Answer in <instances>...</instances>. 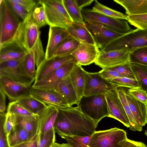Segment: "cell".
Segmentation results:
<instances>
[{
	"label": "cell",
	"mask_w": 147,
	"mask_h": 147,
	"mask_svg": "<svg viewBox=\"0 0 147 147\" xmlns=\"http://www.w3.org/2000/svg\"><path fill=\"white\" fill-rule=\"evenodd\" d=\"M97 127L77 105L59 109L54 128L59 136L64 139L73 136H91L96 131Z\"/></svg>",
	"instance_id": "6da1fadb"
},
{
	"label": "cell",
	"mask_w": 147,
	"mask_h": 147,
	"mask_svg": "<svg viewBox=\"0 0 147 147\" xmlns=\"http://www.w3.org/2000/svg\"><path fill=\"white\" fill-rule=\"evenodd\" d=\"M22 22L13 11L6 0H1L0 47L15 39Z\"/></svg>",
	"instance_id": "7a4b0ae2"
},
{
	"label": "cell",
	"mask_w": 147,
	"mask_h": 147,
	"mask_svg": "<svg viewBox=\"0 0 147 147\" xmlns=\"http://www.w3.org/2000/svg\"><path fill=\"white\" fill-rule=\"evenodd\" d=\"M81 111L91 119L97 126L105 117H109L108 106L105 94L83 96L77 105Z\"/></svg>",
	"instance_id": "3957f363"
},
{
	"label": "cell",
	"mask_w": 147,
	"mask_h": 147,
	"mask_svg": "<svg viewBox=\"0 0 147 147\" xmlns=\"http://www.w3.org/2000/svg\"><path fill=\"white\" fill-rule=\"evenodd\" d=\"M147 46V29L138 28L125 34L109 42L100 52L127 49L131 52Z\"/></svg>",
	"instance_id": "277c9868"
},
{
	"label": "cell",
	"mask_w": 147,
	"mask_h": 147,
	"mask_svg": "<svg viewBox=\"0 0 147 147\" xmlns=\"http://www.w3.org/2000/svg\"><path fill=\"white\" fill-rule=\"evenodd\" d=\"M50 26L66 29L73 23L63 5V0H42Z\"/></svg>",
	"instance_id": "5b68a950"
},
{
	"label": "cell",
	"mask_w": 147,
	"mask_h": 147,
	"mask_svg": "<svg viewBox=\"0 0 147 147\" xmlns=\"http://www.w3.org/2000/svg\"><path fill=\"white\" fill-rule=\"evenodd\" d=\"M81 12L85 22L100 24L123 34L128 33L134 30L130 27L126 20L111 18L90 9H82Z\"/></svg>",
	"instance_id": "8992f818"
},
{
	"label": "cell",
	"mask_w": 147,
	"mask_h": 147,
	"mask_svg": "<svg viewBox=\"0 0 147 147\" xmlns=\"http://www.w3.org/2000/svg\"><path fill=\"white\" fill-rule=\"evenodd\" d=\"M127 138L126 131L117 127L96 131L91 136L90 147H120L119 142Z\"/></svg>",
	"instance_id": "52a82bcc"
},
{
	"label": "cell",
	"mask_w": 147,
	"mask_h": 147,
	"mask_svg": "<svg viewBox=\"0 0 147 147\" xmlns=\"http://www.w3.org/2000/svg\"><path fill=\"white\" fill-rule=\"evenodd\" d=\"M32 12L26 20L22 22L18 31L13 40L28 52L33 48L40 36V33L39 28L32 17Z\"/></svg>",
	"instance_id": "ba28073f"
},
{
	"label": "cell",
	"mask_w": 147,
	"mask_h": 147,
	"mask_svg": "<svg viewBox=\"0 0 147 147\" xmlns=\"http://www.w3.org/2000/svg\"><path fill=\"white\" fill-rule=\"evenodd\" d=\"M23 59L20 60H10L0 62V76L7 77L15 81L31 87L35 79L29 76L25 71L22 64Z\"/></svg>",
	"instance_id": "9c48e42d"
},
{
	"label": "cell",
	"mask_w": 147,
	"mask_h": 147,
	"mask_svg": "<svg viewBox=\"0 0 147 147\" xmlns=\"http://www.w3.org/2000/svg\"><path fill=\"white\" fill-rule=\"evenodd\" d=\"M130 52L129 50L124 49L100 51L94 63L102 69L114 68L130 62Z\"/></svg>",
	"instance_id": "30bf717a"
},
{
	"label": "cell",
	"mask_w": 147,
	"mask_h": 147,
	"mask_svg": "<svg viewBox=\"0 0 147 147\" xmlns=\"http://www.w3.org/2000/svg\"><path fill=\"white\" fill-rule=\"evenodd\" d=\"M77 64L76 60L67 63L42 80L34 82L32 86L34 88L55 90L58 84L69 75Z\"/></svg>",
	"instance_id": "8fae6325"
},
{
	"label": "cell",
	"mask_w": 147,
	"mask_h": 147,
	"mask_svg": "<svg viewBox=\"0 0 147 147\" xmlns=\"http://www.w3.org/2000/svg\"><path fill=\"white\" fill-rule=\"evenodd\" d=\"M117 88L115 85L103 78L98 72L86 71L84 96H89L105 94Z\"/></svg>",
	"instance_id": "7c38bea8"
},
{
	"label": "cell",
	"mask_w": 147,
	"mask_h": 147,
	"mask_svg": "<svg viewBox=\"0 0 147 147\" xmlns=\"http://www.w3.org/2000/svg\"><path fill=\"white\" fill-rule=\"evenodd\" d=\"M29 92L31 96L47 106L58 109L69 106L67 101L55 90L31 86Z\"/></svg>",
	"instance_id": "4fadbf2b"
},
{
	"label": "cell",
	"mask_w": 147,
	"mask_h": 147,
	"mask_svg": "<svg viewBox=\"0 0 147 147\" xmlns=\"http://www.w3.org/2000/svg\"><path fill=\"white\" fill-rule=\"evenodd\" d=\"M117 88L105 93L108 106L109 117L118 121L125 127L129 128V121L119 96Z\"/></svg>",
	"instance_id": "5bb4252c"
},
{
	"label": "cell",
	"mask_w": 147,
	"mask_h": 147,
	"mask_svg": "<svg viewBox=\"0 0 147 147\" xmlns=\"http://www.w3.org/2000/svg\"><path fill=\"white\" fill-rule=\"evenodd\" d=\"M85 22V25L92 34L96 44L100 50L112 40L125 34L100 24Z\"/></svg>",
	"instance_id": "9a60e30c"
},
{
	"label": "cell",
	"mask_w": 147,
	"mask_h": 147,
	"mask_svg": "<svg viewBox=\"0 0 147 147\" xmlns=\"http://www.w3.org/2000/svg\"><path fill=\"white\" fill-rule=\"evenodd\" d=\"M75 60L71 54L46 59L37 68L34 82L42 80L64 65Z\"/></svg>",
	"instance_id": "2e32d148"
},
{
	"label": "cell",
	"mask_w": 147,
	"mask_h": 147,
	"mask_svg": "<svg viewBox=\"0 0 147 147\" xmlns=\"http://www.w3.org/2000/svg\"><path fill=\"white\" fill-rule=\"evenodd\" d=\"M31 87L15 81L5 76H0V88L12 101L30 95Z\"/></svg>",
	"instance_id": "e0dca14e"
},
{
	"label": "cell",
	"mask_w": 147,
	"mask_h": 147,
	"mask_svg": "<svg viewBox=\"0 0 147 147\" xmlns=\"http://www.w3.org/2000/svg\"><path fill=\"white\" fill-rule=\"evenodd\" d=\"M100 52L99 48L96 44L81 42L71 55L78 65L86 66L94 63Z\"/></svg>",
	"instance_id": "ac0fdd59"
},
{
	"label": "cell",
	"mask_w": 147,
	"mask_h": 147,
	"mask_svg": "<svg viewBox=\"0 0 147 147\" xmlns=\"http://www.w3.org/2000/svg\"><path fill=\"white\" fill-rule=\"evenodd\" d=\"M70 34L63 28L50 26L49 37L45 51L46 59L53 56L55 51L63 41Z\"/></svg>",
	"instance_id": "d6986e66"
},
{
	"label": "cell",
	"mask_w": 147,
	"mask_h": 147,
	"mask_svg": "<svg viewBox=\"0 0 147 147\" xmlns=\"http://www.w3.org/2000/svg\"><path fill=\"white\" fill-rule=\"evenodd\" d=\"M28 52L16 40L0 47V62L22 59Z\"/></svg>",
	"instance_id": "ffe728a7"
},
{
	"label": "cell",
	"mask_w": 147,
	"mask_h": 147,
	"mask_svg": "<svg viewBox=\"0 0 147 147\" xmlns=\"http://www.w3.org/2000/svg\"><path fill=\"white\" fill-rule=\"evenodd\" d=\"M55 90L67 102L69 106L78 104L79 100L71 83L69 75L61 81Z\"/></svg>",
	"instance_id": "44dd1931"
},
{
	"label": "cell",
	"mask_w": 147,
	"mask_h": 147,
	"mask_svg": "<svg viewBox=\"0 0 147 147\" xmlns=\"http://www.w3.org/2000/svg\"><path fill=\"white\" fill-rule=\"evenodd\" d=\"M59 112V109L52 106H47L38 115V133L45 132L54 128L55 122Z\"/></svg>",
	"instance_id": "7402d4cb"
},
{
	"label": "cell",
	"mask_w": 147,
	"mask_h": 147,
	"mask_svg": "<svg viewBox=\"0 0 147 147\" xmlns=\"http://www.w3.org/2000/svg\"><path fill=\"white\" fill-rule=\"evenodd\" d=\"M86 71L81 66L77 64L69 75L71 83L79 100L84 96Z\"/></svg>",
	"instance_id": "603a6c76"
},
{
	"label": "cell",
	"mask_w": 147,
	"mask_h": 147,
	"mask_svg": "<svg viewBox=\"0 0 147 147\" xmlns=\"http://www.w3.org/2000/svg\"><path fill=\"white\" fill-rule=\"evenodd\" d=\"M126 98L134 116L142 126L147 123V104L137 100L126 91Z\"/></svg>",
	"instance_id": "cb8c5ba5"
},
{
	"label": "cell",
	"mask_w": 147,
	"mask_h": 147,
	"mask_svg": "<svg viewBox=\"0 0 147 147\" xmlns=\"http://www.w3.org/2000/svg\"><path fill=\"white\" fill-rule=\"evenodd\" d=\"M66 29L71 36L80 42L96 44L92 34L85 24L72 23Z\"/></svg>",
	"instance_id": "d4e9b609"
},
{
	"label": "cell",
	"mask_w": 147,
	"mask_h": 147,
	"mask_svg": "<svg viewBox=\"0 0 147 147\" xmlns=\"http://www.w3.org/2000/svg\"><path fill=\"white\" fill-rule=\"evenodd\" d=\"M125 10L127 16L147 14V0H114Z\"/></svg>",
	"instance_id": "484cf974"
},
{
	"label": "cell",
	"mask_w": 147,
	"mask_h": 147,
	"mask_svg": "<svg viewBox=\"0 0 147 147\" xmlns=\"http://www.w3.org/2000/svg\"><path fill=\"white\" fill-rule=\"evenodd\" d=\"M33 138L24 127L18 125H16L7 135V140L10 147H14L29 141Z\"/></svg>",
	"instance_id": "4316f807"
},
{
	"label": "cell",
	"mask_w": 147,
	"mask_h": 147,
	"mask_svg": "<svg viewBox=\"0 0 147 147\" xmlns=\"http://www.w3.org/2000/svg\"><path fill=\"white\" fill-rule=\"evenodd\" d=\"M117 91L129 121L130 129L134 131H142L143 127L138 123L131 111L126 98L125 90L122 88H118Z\"/></svg>",
	"instance_id": "83f0119b"
},
{
	"label": "cell",
	"mask_w": 147,
	"mask_h": 147,
	"mask_svg": "<svg viewBox=\"0 0 147 147\" xmlns=\"http://www.w3.org/2000/svg\"><path fill=\"white\" fill-rule=\"evenodd\" d=\"M17 101L31 113L38 116L47 106L30 95Z\"/></svg>",
	"instance_id": "f1b7e54d"
},
{
	"label": "cell",
	"mask_w": 147,
	"mask_h": 147,
	"mask_svg": "<svg viewBox=\"0 0 147 147\" xmlns=\"http://www.w3.org/2000/svg\"><path fill=\"white\" fill-rule=\"evenodd\" d=\"M80 43L70 35L61 43L55 52L53 56L71 55L78 48Z\"/></svg>",
	"instance_id": "f546056e"
},
{
	"label": "cell",
	"mask_w": 147,
	"mask_h": 147,
	"mask_svg": "<svg viewBox=\"0 0 147 147\" xmlns=\"http://www.w3.org/2000/svg\"><path fill=\"white\" fill-rule=\"evenodd\" d=\"M64 6L73 23L84 25L81 10L77 5L75 0H63Z\"/></svg>",
	"instance_id": "4dcf8cb0"
},
{
	"label": "cell",
	"mask_w": 147,
	"mask_h": 147,
	"mask_svg": "<svg viewBox=\"0 0 147 147\" xmlns=\"http://www.w3.org/2000/svg\"><path fill=\"white\" fill-rule=\"evenodd\" d=\"M16 124L21 126L34 137L38 133L39 122L38 117L30 118L16 115Z\"/></svg>",
	"instance_id": "1f68e13d"
},
{
	"label": "cell",
	"mask_w": 147,
	"mask_h": 147,
	"mask_svg": "<svg viewBox=\"0 0 147 147\" xmlns=\"http://www.w3.org/2000/svg\"><path fill=\"white\" fill-rule=\"evenodd\" d=\"M94 5L92 10L104 15L115 19L127 20L128 16L126 14L111 9L95 0Z\"/></svg>",
	"instance_id": "d6a6232c"
},
{
	"label": "cell",
	"mask_w": 147,
	"mask_h": 147,
	"mask_svg": "<svg viewBox=\"0 0 147 147\" xmlns=\"http://www.w3.org/2000/svg\"><path fill=\"white\" fill-rule=\"evenodd\" d=\"M131 66L140 87L147 92V67L132 63Z\"/></svg>",
	"instance_id": "836d02e7"
},
{
	"label": "cell",
	"mask_w": 147,
	"mask_h": 147,
	"mask_svg": "<svg viewBox=\"0 0 147 147\" xmlns=\"http://www.w3.org/2000/svg\"><path fill=\"white\" fill-rule=\"evenodd\" d=\"M7 112L13 114L16 116L24 117H38V116L31 113L20 104L17 101H12L9 104Z\"/></svg>",
	"instance_id": "e575fe53"
},
{
	"label": "cell",
	"mask_w": 147,
	"mask_h": 147,
	"mask_svg": "<svg viewBox=\"0 0 147 147\" xmlns=\"http://www.w3.org/2000/svg\"><path fill=\"white\" fill-rule=\"evenodd\" d=\"M32 15L39 28L48 24L44 7L40 0L38 1L37 5L32 11Z\"/></svg>",
	"instance_id": "d590c367"
},
{
	"label": "cell",
	"mask_w": 147,
	"mask_h": 147,
	"mask_svg": "<svg viewBox=\"0 0 147 147\" xmlns=\"http://www.w3.org/2000/svg\"><path fill=\"white\" fill-rule=\"evenodd\" d=\"M129 62L131 63L147 67V46L139 48L131 52Z\"/></svg>",
	"instance_id": "8d00e7d4"
},
{
	"label": "cell",
	"mask_w": 147,
	"mask_h": 147,
	"mask_svg": "<svg viewBox=\"0 0 147 147\" xmlns=\"http://www.w3.org/2000/svg\"><path fill=\"white\" fill-rule=\"evenodd\" d=\"M22 64L27 74L35 78L36 74V64L34 54L31 50L27 53L22 59Z\"/></svg>",
	"instance_id": "74e56055"
},
{
	"label": "cell",
	"mask_w": 147,
	"mask_h": 147,
	"mask_svg": "<svg viewBox=\"0 0 147 147\" xmlns=\"http://www.w3.org/2000/svg\"><path fill=\"white\" fill-rule=\"evenodd\" d=\"M55 133L54 128L44 133H38V147H52L55 142Z\"/></svg>",
	"instance_id": "f35d334b"
},
{
	"label": "cell",
	"mask_w": 147,
	"mask_h": 147,
	"mask_svg": "<svg viewBox=\"0 0 147 147\" xmlns=\"http://www.w3.org/2000/svg\"><path fill=\"white\" fill-rule=\"evenodd\" d=\"M31 50L34 54L36 66L37 68L46 59L45 53L44 51L40 36Z\"/></svg>",
	"instance_id": "ab89813d"
},
{
	"label": "cell",
	"mask_w": 147,
	"mask_h": 147,
	"mask_svg": "<svg viewBox=\"0 0 147 147\" xmlns=\"http://www.w3.org/2000/svg\"><path fill=\"white\" fill-rule=\"evenodd\" d=\"M127 21L137 28L147 29V14L128 16Z\"/></svg>",
	"instance_id": "60d3db41"
},
{
	"label": "cell",
	"mask_w": 147,
	"mask_h": 147,
	"mask_svg": "<svg viewBox=\"0 0 147 147\" xmlns=\"http://www.w3.org/2000/svg\"><path fill=\"white\" fill-rule=\"evenodd\" d=\"M109 82L117 88L124 87L131 88L140 87L136 79L125 77L117 78Z\"/></svg>",
	"instance_id": "b9f144b4"
},
{
	"label": "cell",
	"mask_w": 147,
	"mask_h": 147,
	"mask_svg": "<svg viewBox=\"0 0 147 147\" xmlns=\"http://www.w3.org/2000/svg\"><path fill=\"white\" fill-rule=\"evenodd\" d=\"M6 1L13 11L17 16L21 18L22 21L27 19L31 12H29L20 4L13 2L12 0Z\"/></svg>",
	"instance_id": "7bdbcfd3"
},
{
	"label": "cell",
	"mask_w": 147,
	"mask_h": 147,
	"mask_svg": "<svg viewBox=\"0 0 147 147\" xmlns=\"http://www.w3.org/2000/svg\"><path fill=\"white\" fill-rule=\"evenodd\" d=\"M127 92L135 99L147 104V92L140 87L130 88Z\"/></svg>",
	"instance_id": "ee69618b"
},
{
	"label": "cell",
	"mask_w": 147,
	"mask_h": 147,
	"mask_svg": "<svg viewBox=\"0 0 147 147\" xmlns=\"http://www.w3.org/2000/svg\"><path fill=\"white\" fill-rule=\"evenodd\" d=\"M6 113H0V147H10L5 128Z\"/></svg>",
	"instance_id": "f6af8a7d"
},
{
	"label": "cell",
	"mask_w": 147,
	"mask_h": 147,
	"mask_svg": "<svg viewBox=\"0 0 147 147\" xmlns=\"http://www.w3.org/2000/svg\"><path fill=\"white\" fill-rule=\"evenodd\" d=\"M111 68L115 70L123 77L136 79L131 67V63L130 62Z\"/></svg>",
	"instance_id": "bcb514c9"
},
{
	"label": "cell",
	"mask_w": 147,
	"mask_h": 147,
	"mask_svg": "<svg viewBox=\"0 0 147 147\" xmlns=\"http://www.w3.org/2000/svg\"><path fill=\"white\" fill-rule=\"evenodd\" d=\"M98 72L103 78L109 82L115 78L123 77L117 71L111 68L103 69Z\"/></svg>",
	"instance_id": "7dc6e473"
},
{
	"label": "cell",
	"mask_w": 147,
	"mask_h": 147,
	"mask_svg": "<svg viewBox=\"0 0 147 147\" xmlns=\"http://www.w3.org/2000/svg\"><path fill=\"white\" fill-rule=\"evenodd\" d=\"M16 125V115L7 112L5 122V128L7 135L15 126Z\"/></svg>",
	"instance_id": "c3c4849f"
},
{
	"label": "cell",
	"mask_w": 147,
	"mask_h": 147,
	"mask_svg": "<svg viewBox=\"0 0 147 147\" xmlns=\"http://www.w3.org/2000/svg\"><path fill=\"white\" fill-rule=\"evenodd\" d=\"M21 5L26 10L31 12L37 5V2L34 0H12Z\"/></svg>",
	"instance_id": "681fc988"
},
{
	"label": "cell",
	"mask_w": 147,
	"mask_h": 147,
	"mask_svg": "<svg viewBox=\"0 0 147 147\" xmlns=\"http://www.w3.org/2000/svg\"><path fill=\"white\" fill-rule=\"evenodd\" d=\"M120 147H147L143 142L134 141L127 138L119 142Z\"/></svg>",
	"instance_id": "f907efd6"
},
{
	"label": "cell",
	"mask_w": 147,
	"mask_h": 147,
	"mask_svg": "<svg viewBox=\"0 0 147 147\" xmlns=\"http://www.w3.org/2000/svg\"><path fill=\"white\" fill-rule=\"evenodd\" d=\"M38 133L30 140L26 142L14 147H38Z\"/></svg>",
	"instance_id": "816d5d0a"
},
{
	"label": "cell",
	"mask_w": 147,
	"mask_h": 147,
	"mask_svg": "<svg viewBox=\"0 0 147 147\" xmlns=\"http://www.w3.org/2000/svg\"><path fill=\"white\" fill-rule=\"evenodd\" d=\"M6 95L1 88H0V112L5 113L6 107Z\"/></svg>",
	"instance_id": "f5cc1de1"
},
{
	"label": "cell",
	"mask_w": 147,
	"mask_h": 147,
	"mask_svg": "<svg viewBox=\"0 0 147 147\" xmlns=\"http://www.w3.org/2000/svg\"><path fill=\"white\" fill-rule=\"evenodd\" d=\"M91 136H73L69 138L76 142L88 146Z\"/></svg>",
	"instance_id": "db71d44e"
},
{
	"label": "cell",
	"mask_w": 147,
	"mask_h": 147,
	"mask_svg": "<svg viewBox=\"0 0 147 147\" xmlns=\"http://www.w3.org/2000/svg\"><path fill=\"white\" fill-rule=\"evenodd\" d=\"M67 143L72 147H90L88 146L78 142L69 137L65 138Z\"/></svg>",
	"instance_id": "11a10c76"
},
{
	"label": "cell",
	"mask_w": 147,
	"mask_h": 147,
	"mask_svg": "<svg viewBox=\"0 0 147 147\" xmlns=\"http://www.w3.org/2000/svg\"><path fill=\"white\" fill-rule=\"evenodd\" d=\"M80 9L82 10L84 7L90 5L94 1L93 0H75Z\"/></svg>",
	"instance_id": "9f6ffc18"
},
{
	"label": "cell",
	"mask_w": 147,
	"mask_h": 147,
	"mask_svg": "<svg viewBox=\"0 0 147 147\" xmlns=\"http://www.w3.org/2000/svg\"><path fill=\"white\" fill-rule=\"evenodd\" d=\"M52 147H72L68 143L59 144L55 142L53 145Z\"/></svg>",
	"instance_id": "6f0895ef"
},
{
	"label": "cell",
	"mask_w": 147,
	"mask_h": 147,
	"mask_svg": "<svg viewBox=\"0 0 147 147\" xmlns=\"http://www.w3.org/2000/svg\"><path fill=\"white\" fill-rule=\"evenodd\" d=\"M144 134L147 137V129L146 130L145 132H144Z\"/></svg>",
	"instance_id": "680465c9"
},
{
	"label": "cell",
	"mask_w": 147,
	"mask_h": 147,
	"mask_svg": "<svg viewBox=\"0 0 147 147\" xmlns=\"http://www.w3.org/2000/svg\"></svg>",
	"instance_id": "91938a15"
},
{
	"label": "cell",
	"mask_w": 147,
	"mask_h": 147,
	"mask_svg": "<svg viewBox=\"0 0 147 147\" xmlns=\"http://www.w3.org/2000/svg\"></svg>",
	"instance_id": "94428289"
}]
</instances>
